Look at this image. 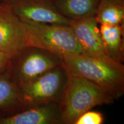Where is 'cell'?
<instances>
[{
	"label": "cell",
	"mask_w": 124,
	"mask_h": 124,
	"mask_svg": "<svg viewBox=\"0 0 124 124\" xmlns=\"http://www.w3.org/2000/svg\"><path fill=\"white\" fill-rule=\"evenodd\" d=\"M66 80L59 102L63 124H75L79 117L94 107L113 103L115 99L62 62Z\"/></svg>",
	"instance_id": "6da1fadb"
},
{
	"label": "cell",
	"mask_w": 124,
	"mask_h": 124,
	"mask_svg": "<svg viewBox=\"0 0 124 124\" xmlns=\"http://www.w3.org/2000/svg\"><path fill=\"white\" fill-rule=\"evenodd\" d=\"M64 65L102 88L116 100L124 93V66L110 59H98L83 54L60 57Z\"/></svg>",
	"instance_id": "7a4b0ae2"
},
{
	"label": "cell",
	"mask_w": 124,
	"mask_h": 124,
	"mask_svg": "<svg viewBox=\"0 0 124 124\" xmlns=\"http://www.w3.org/2000/svg\"><path fill=\"white\" fill-rule=\"evenodd\" d=\"M25 46L46 50L59 57L82 54V49L70 27L67 25L24 23Z\"/></svg>",
	"instance_id": "3957f363"
},
{
	"label": "cell",
	"mask_w": 124,
	"mask_h": 124,
	"mask_svg": "<svg viewBox=\"0 0 124 124\" xmlns=\"http://www.w3.org/2000/svg\"><path fill=\"white\" fill-rule=\"evenodd\" d=\"M66 80V71L62 64L35 79L18 85L23 108L59 103Z\"/></svg>",
	"instance_id": "277c9868"
},
{
	"label": "cell",
	"mask_w": 124,
	"mask_h": 124,
	"mask_svg": "<svg viewBox=\"0 0 124 124\" xmlns=\"http://www.w3.org/2000/svg\"><path fill=\"white\" fill-rule=\"evenodd\" d=\"M58 55L36 47H25L12 59L8 71L17 84L31 81L43 74L61 66Z\"/></svg>",
	"instance_id": "5b68a950"
},
{
	"label": "cell",
	"mask_w": 124,
	"mask_h": 124,
	"mask_svg": "<svg viewBox=\"0 0 124 124\" xmlns=\"http://www.w3.org/2000/svg\"><path fill=\"white\" fill-rule=\"evenodd\" d=\"M24 23L69 25L70 20L59 13L51 0H2Z\"/></svg>",
	"instance_id": "8992f818"
},
{
	"label": "cell",
	"mask_w": 124,
	"mask_h": 124,
	"mask_svg": "<svg viewBox=\"0 0 124 124\" xmlns=\"http://www.w3.org/2000/svg\"><path fill=\"white\" fill-rule=\"evenodd\" d=\"M24 24L7 3L0 2V52L13 59L25 48Z\"/></svg>",
	"instance_id": "52a82bcc"
},
{
	"label": "cell",
	"mask_w": 124,
	"mask_h": 124,
	"mask_svg": "<svg viewBox=\"0 0 124 124\" xmlns=\"http://www.w3.org/2000/svg\"><path fill=\"white\" fill-rule=\"evenodd\" d=\"M98 25L95 16L90 15L70 20L69 26L81 46L83 55L102 59H108Z\"/></svg>",
	"instance_id": "ba28073f"
},
{
	"label": "cell",
	"mask_w": 124,
	"mask_h": 124,
	"mask_svg": "<svg viewBox=\"0 0 124 124\" xmlns=\"http://www.w3.org/2000/svg\"><path fill=\"white\" fill-rule=\"evenodd\" d=\"M63 124L59 103L28 107L12 115L0 117V124Z\"/></svg>",
	"instance_id": "9c48e42d"
},
{
	"label": "cell",
	"mask_w": 124,
	"mask_h": 124,
	"mask_svg": "<svg viewBox=\"0 0 124 124\" xmlns=\"http://www.w3.org/2000/svg\"><path fill=\"white\" fill-rule=\"evenodd\" d=\"M100 29L106 55L114 61L123 63V24H100Z\"/></svg>",
	"instance_id": "30bf717a"
},
{
	"label": "cell",
	"mask_w": 124,
	"mask_h": 124,
	"mask_svg": "<svg viewBox=\"0 0 124 124\" xmlns=\"http://www.w3.org/2000/svg\"><path fill=\"white\" fill-rule=\"evenodd\" d=\"M60 15L69 20L95 15L100 0H51Z\"/></svg>",
	"instance_id": "8fae6325"
},
{
	"label": "cell",
	"mask_w": 124,
	"mask_h": 124,
	"mask_svg": "<svg viewBox=\"0 0 124 124\" xmlns=\"http://www.w3.org/2000/svg\"><path fill=\"white\" fill-rule=\"evenodd\" d=\"M23 108L19 87L8 70L0 74V111Z\"/></svg>",
	"instance_id": "7c38bea8"
},
{
	"label": "cell",
	"mask_w": 124,
	"mask_h": 124,
	"mask_svg": "<svg viewBox=\"0 0 124 124\" xmlns=\"http://www.w3.org/2000/svg\"><path fill=\"white\" fill-rule=\"evenodd\" d=\"M95 16L99 24H123L124 0H100Z\"/></svg>",
	"instance_id": "4fadbf2b"
},
{
	"label": "cell",
	"mask_w": 124,
	"mask_h": 124,
	"mask_svg": "<svg viewBox=\"0 0 124 124\" xmlns=\"http://www.w3.org/2000/svg\"><path fill=\"white\" fill-rule=\"evenodd\" d=\"M103 121L104 117L101 113L89 110L82 114L75 124H102Z\"/></svg>",
	"instance_id": "5bb4252c"
},
{
	"label": "cell",
	"mask_w": 124,
	"mask_h": 124,
	"mask_svg": "<svg viewBox=\"0 0 124 124\" xmlns=\"http://www.w3.org/2000/svg\"><path fill=\"white\" fill-rule=\"evenodd\" d=\"M12 59L9 55L0 52V74L8 70Z\"/></svg>",
	"instance_id": "9a60e30c"
},
{
	"label": "cell",
	"mask_w": 124,
	"mask_h": 124,
	"mask_svg": "<svg viewBox=\"0 0 124 124\" xmlns=\"http://www.w3.org/2000/svg\"><path fill=\"white\" fill-rule=\"evenodd\" d=\"M0 1H2V0H0Z\"/></svg>",
	"instance_id": "2e32d148"
}]
</instances>
